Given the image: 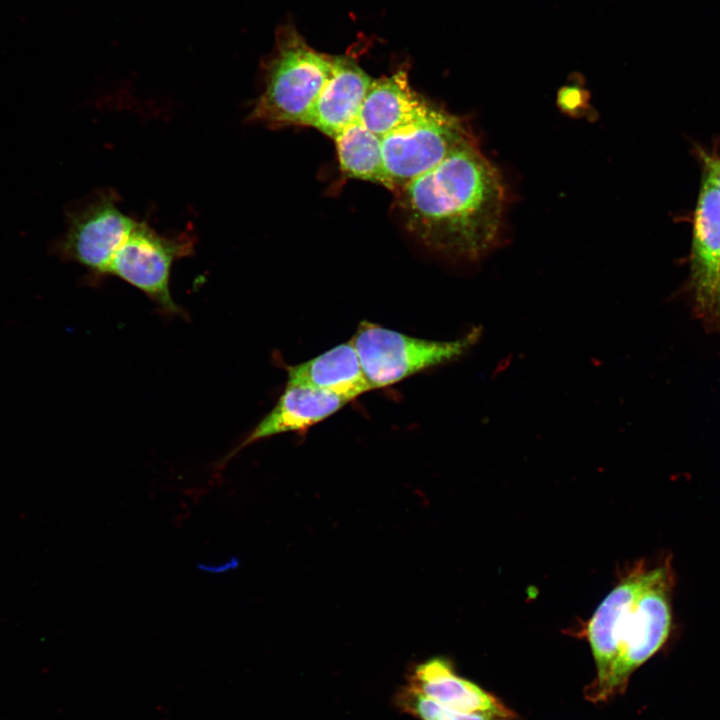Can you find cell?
<instances>
[{
  "instance_id": "cell-12",
  "label": "cell",
  "mask_w": 720,
  "mask_h": 720,
  "mask_svg": "<svg viewBox=\"0 0 720 720\" xmlns=\"http://www.w3.org/2000/svg\"><path fill=\"white\" fill-rule=\"evenodd\" d=\"M431 104L412 89L407 72L399 70L372 81L358 121L382 139L422 115Z\"/></svg>"
},
{
  "instance_id": "cell-4",
  "label": "cell",
  "mask_w": 720,
  "mask_h": 720,
  "mask_svg": "<svg viewBox=\"0 0 720 720\" xmlns=\"http://www.w3.org/2000/svg\"><path fill=\"white\" fill-rule=\"evenodd\" d=\"M480 328L449 341L412 337L362 321L350 339L371 388L395 385L421 371L462 357L477 343Z\"/></svg>"
},
{
  "instance_id": "cell-11",
  "label": "cell",
  "mask_w": 720,
  "mask_h": 720,
  "mask_svg": "<svg viewBox=\"0 0 720 720\" xmlns=\"http://www.w3.org/2000/svg\"><path fill=\"white\" fill-rule=\"evenodd\" d=\"M372 81L351 58L333 57L332 70L316 102L310 126L334 139L358 120Z\"/></svg>"
},
{
  "instance_id": "cell-6",
  "label": "cell",
  "mask_w": 720,
  "mask_h": 720,
  "mask_svg": "<svg viewBox=\"0 0 720 720\" xmlns=\"http://www.w3.org/2000/svg\"><path fill=\"white\" fill-rule=\"evenodd\" d=\"M117 203L114 192H99L71 209L67 228L54 245L56 254L91 274L108 275L116 252L137 223Z\"/></svg>"
},
{
  "instance_id": "cell-9",
  "label": "cell",
  "mask_w": 720,
  "mask_h": 720,
  "mask_svg": "<svg viewBox=\"0 0 720 720\" xmlns=\"http://www.w3.org/2000/svg\"><path fill=\"white\" fill-rule=\"evenodd\" d=\"M405 685L454 711L489 715L499 720L516 718L499 698L460 676L453 662L444 656H434L412 665Z\"/></svg>"
},
{
  "instance_id": "cell-7",
  "label": "cell",
  "mask_w": 720,
  "mask_h": 720,
  "mask_svg": "<svg viewBox=\"0 0 720 720\" xmlns=\"http://www.w3.org/2000/svg\"><path fill=\"white\" fill-rule=\"evenodd\" d=\"M194 239L182 233L166 237L137 221L116 252L108 275H114L148 296L161 311L183 315L172 298L170 274L173 263L191 255Z\"/></svg>"
},
{
  "instance_id": "cell-15",
  "label": "cell",
  "mask_w": 720,
  "mask_h": 720,
  "mask_svg": "<svg viewBox=\"0 0 720 720\" xmlns=\"http://www.w3.org/2000/svg\"><path fill=\"white\" fill-rule=\"evenodd\" d=\"M394 706L417 720H499L483 714L462 713L448 709L424 694L403 684L393 697Z\"/></svg>"
},
{
  "instance_id": "cell-3",
  "label": "cell",
  "mask_w": 720,
  "mask_h": 720,
  "mask_svg": "<svg viewBox=\"0 0 720 720\" xmlns=\"http://www.w3.org/2000/svg\"><path fill=\"white\" fill-rule=\"evenodd\" d=\"M332 63L333 57L312 49L295 31L281 29L262 64L263 90L248 119L270 128L310 126Z\"/></svg>"
},
{
  "instance_id": "cell-8",
  "label": "cell",
  "mask_w": 720,
  "mask_h": 720,
  "mask_svg": "<svg viewBox=\"0 0 720 720\" xmlns=\"http://www.w3.org/2000/svg\"><path fill=\"white\" fill-rule=\"evenodd\" d=\"M690 286L697 318L720 328V189L702 174L690 252Z\"/></svg>"
},
{
  "instance_id": "cell-16",
  "label": "cell",
  "mask_w": 720,
  "mask_h": 720,
  "mask_svg": "<svg viewBox=\"0 0 720 720\" xmlns=\"http://www.w3.org/2000/svg\"><path fill=\"white\" fill-rule=\"evenodd\" d=\"M702 174L720 189V156L707 151H698Z\"/></svg>"
},
{
  "instance_id": "cell-10",
  "label": "cell",
  "mask_w": 720,
  "mask_h": 720,
  "mask_svg": "<svg viewBox=\"0 0 720 720\" xmlns=\"http://www.w3.org/2000/svg\"><path fill=\"white\" fill-rule=\"evenodd\" d=\"M349 402L346 397L287 381L274 407L216 466L223 468L240 450L262 439L287 432L305 431L329 418Z\"/></svg>"
},
{
  "instance_id": "cell-13",
  "label": "cell",
  "mask_w": 720,
  "mask_h": 720,
  "mask_svg": "<svg viewBox=\"0 0 720 720\" xmlns=\"http://www.w3.org/2000/svg\"><path fill=\"white\" fill-rule=\"evenodd\" d=\"M287 381L331 392L350 401L371 391L351 340L307 361L287 366Z\"/></svg>"
},
{
  "instance_id": "cell-5",
  "label": "cell",
  "mask_w": 720,
  "mask_h": 720,
  "mask_svg": "<svg viewBox=\"0 0 720 720\" xmlns=\"http://www.w3.org/2000/svg\"><path fill=\"white\" fill-rule=\"evenodd\" d=\"M475 141L467 122L431 104L420 116L381 139L393 192L432 170L462 145Z\"/></svg>"
},
{
  "instance_id": "cell-2",
  "label": "cell",
  "mask_w": 720,
  "mask_h": 720,
  "mask_svg": "<svg viewBox=\"0 0 720 720\" xmlns=\"http://www.w3.org/2000/svg\"><path fill=\"white\" fill-rule=\"evenodd\" d=\"M674 573L669 560L637 562L579 631L596 667L584 696L594 704L623 694L632 673L668 641L673 628Z\"/></svg>"
},
{
  "instance_id": "cell-1",
  "label": "cell",
  "mask_w": 720,
  "mask_h": 720,
  "mask_svg": "<svg viewBox=\"0 0 720 720\" xmlns=\"http://www.w3.org/2000/svg\"><path fill=\"white\" fill-rule=\"evenodd\" d=\"M397 194L406 229L428 250L473 262L495 246L504 188L498 170L476 140L456 149Z\"/></svg>"
},
{
  "instance_id": "cell-17",
  "label": "cell",
  "mask_w": 720,
  "mask_h": 720,
  "mask_svg": "<svg viewBox=\"0 0 720 720\" xmlns=\"http://www.w3.org/2000/svg\"><path fill=\"white\" fill-rule=\"evenodd\" d=\"M584 102V91L578 87H564L559 92V104L567 111L575 112Z\"/></svg>"
},
{
  "instance_id": "cell-14",
  "label": "cell",
  "mask_w": 720,
  "mask_h": 720,
  "mask_svg": "<svg viewBox=\"0 0 720 720\" xmlns=\"http://www.w3.org/2000/svg\"><path fill=\"white\" fill-rule=\"evenodd\" d=\"M334 140L340 168L345 175L381 184L392 190L384 169L380 137L357 120Z\"/></svg>"
}]
</instances>
